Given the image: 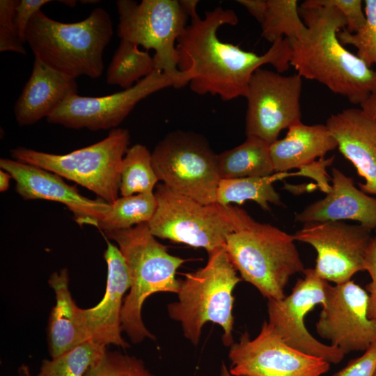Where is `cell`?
<instances>
[{
  "label": "cell",
  "mask_w": 376,
  "mask_h": 376,
  "mask_svg": "<svg viewBox=\"0 0 376 376\" xmlns=\"http://www.w3.org/2000/svg\"><path fill=\"white\" fill-rule=\"evenodd\" d=\"M170 86L173 87L172 79L155 70L130 88L109 95L87 97L77 93L70 94L46 119L49 123L72 129L113 130L141 100Z\"/></svg>",
  "instance_id": "cell-14"
},
{
  "label": "cell",
  "mask_w": 376,
  "mask_h": 376,
  "mask_svg": "<svg viewBox=\"0 0 376 376\" xmlns=\"http://www.w3.org/2000/svg\"><path fill=\"white\" fill-rule=\"evenodd\" d=\"M373 376H376V370H375V374H374V375H373Z\"/></svg>",
  "instance_id": "cell-46"
},
{
  "label": "cell",
  "mask_w": 376,
  "mask_h": 376,
  "mask_svg": "<svg viewBox=\"0 0 376 376\" xmlns=\"http://www.w3.org/2000/svg\"><path fill=\"white\" fill-rule=\"evenodd\" d=\"M292 177L291 172L274 173L264 177L221 179L217 190L216 203L227 205L242 204L247 200L256 202L264 210H269V204L282 205L279 194L273 184Z\"/></svg>",
  "instance_id": "cell-25"
},
{
  "label": "cell",
  "mask_w": 376,
  "mask_h": 376,
  "mask_svg": "<svg viewBox=\"0 0 376 376\" xmlns=\"http://www.w3.org/2000/svg\"><path fill=\"white\" fill-rule=\"evenodd\" d=\"M98 2H100V1H97V0H90V1H88V0H82V1H80V3H85V4H93V3H97Z\"/></svg>",
  "instance_id": "cell-45"
},
{
  "label": "cell",
  "mask_w": 376,
  "mask_h": 376,
  "mask_svg": "<svg viewBox=\"0 0 376 376\" xmlns=\"http://www.w3.org/2000/svg\"><path fill=\"white\" fill-rule=\"evenodd\" d=\"M130 140L127 129L115 128L104 139L66 154L17 147L10 155L14 159L73 181L111 204L118 198L121 165Z\"/></svg>",
  "instance_id": "cell-8"
},
{
  "label": "cell",
  "mask_w": 376,
  "mask_h": 376,
  "mask_svg": "<svg viewBox=\"0 0 376 376\" xmlns=\"http://www.w3.org/2000/svg\"><path fill=\"white\" fill-rule=\"evenodd\" d=\"M104 258L107 265V279L104 296L95 306L78 308L79 322L87 336L96 343L114 345L127 348L130 345L121 336L123 299L130 288V276L125 259L116 245L106 237Z\"/></svg>",
  "instance_id": "cell-18"
},
{
  "label": "cell",
  "mask_w": 376,
  "mask_h": 376,
  "mask_svg": "<svg viewBox=\"0 0 376 376\" xmlns=\"http://www.w3.org/2000/svg\"><path fill=\"white\" fill-rule=\"evenodd\" d=\"M360 107L361 109L376 123V93L370 95Z\"/></svg>",
  "instance_id": "cell-39"
},
{
  "label": "cell",
  "mask_w": 376,
  "mask_h": 376,
  "mask_svg": "<svg viewBox=\"0 0 376 376\" xmlns=\"http://www.w3.org/2000/svg\"><path fill=\"white\" fill-rule=\"evenodd\" d=\"M114 240L127 265L130 288L121 311V327L134 343L155 337L143 324L141 311L146 298L159 292L178 293L175 274L186 259L173 256L159 243L147 223L105 233Z\"/></svg>",
  "instance_id": "cell-4"
},
{
  "label": "cell",
  "mask_w": 376,
  "mask_h": 376,
  "mask_svg": "<svg viewBox=\"0 0 376 376\" xmlns=\"http://www.w3.org/2000/svg\"><path fill=\"white\" fill-rule=\"evenodd\" d=\"M16 1H0V52H13L25 55L26 50L19 37L14 21Z\"/></svg>",
  "instance_id": "cell-33"
},
{
  "label": "cell",
  "mask_w": 376,
  "mask_h": 376,
  "mask_svg": "<svg viewBox=\"0 0 376 376\" xmlns=\"http://www.w3.org/2000/svg\"><path fill=\"white\" fill-rule=\"evenodd\" d=\"M151 153L157 177L168 188L203 204L216 203L221 180L217 154L203 136L191 131H172Z\"/></svg>",
  "instance_id": "cell-10"
},
{
  "label": "cell",
  "mask_w": 376,
  "mask_h": 376,
  "mask_svg": "<svg viewBox=\"0 0 376 376\" xmlns=\"http://www.w3.org/2000/svg\"><path fill=\"white\" fill-rule=\"evenodd\" d=\"M238 22L235 12L221 6L191 18L176 42L178 68L189 77L191 90L198 94L218 95L224 101L246 97L254 72L265 64L277 72L290 66L291 45L279 38L263 54L242 49L220 40L217 31L223 25Z\"/></svg>",
  "instance_id": "cell-1"
},
{
  "label": "cell",
  "mask_w": 376,
  "mask_h": 376,
  "mask_svg": "<svg viewBox=\"0 0 376 376\" xmlns=\"http://www.w3.org/2000/svg\"><path fill=\"white\" fill-rule=\"evenodd\" d=\"M0 168L10 174L15 189L24 200H47L64 204L79 225L95 226L96 221L109 208L110 204L100 198L91 200L64 182L58 175L40 167L1 158Z\"/></svg>",
  "instance_id": "cell-17"
},
{
  "label": "cell",
  "mask_w": 376,
  "mask_h": 376,
  "mask_svg": "<svg viewBox=\"0 0 376 376\" xmlns=\"http://www.w3.org/2000/svg\"><path fill=\"white\" fill-rule=\"evenodd\" d=\"M75 93H77L76 79L35 57L31 75L14 105L15 120L19 126H28L47 118Z\"/></svg>",
  "instance_id": "cell-21"
},
{
  "label": "cell",
  "mask_w": 376,
  "mask_h": 376,
  "mask_svg": "<svg viewBox=\"0 0 376 376\" xmlns=\"http://www.w3.org/2000/svg\"><path fill=\"white\" fill-rule=\"evenodd\" d=\"M159 181L147 147L136 143L128 148L122 162L119 193L121 196L153 194Z\"/></svg>",
  "instance_id": "cell-28"
},
{
  "label": "cell",
  "mask_w": 376,
  "mask_h": 376,
  "mask_svg": "<svg viewBox=\"0 0 376 376\" xmlns=\"http://www.w3.org/2000/svg\"><path fill=\"white\" fill-rule=\"evenodd\" d=\"M228 358L229 371L236 376H324L330 368L324 359L289 346L266 321L256 338L242 334Z\"/></svg>",
  "instance_id": "cell-12"
},
{
  "label": "cell",
  "mask_w": 376,
  "mask_h": 376,
  "mask_svg": "<svg viewBox=\"0 0 376 376\" xmlns=\"http://www.w3.org/2000/svg\"><path fill=\"white\" fill-rule=\"evenodd\" d=\"M49 285L56 295L47 327L49 350L54 359L88 340L78 320L79 307L69 290L67 269L52 273Z\"/></svg>",
  "instance_id": "cell-23"
},
{
  "label": "cell",
  "mask_w": 376,
  "mask_h": 376,
  "mask_svg": "<svg viewBox=\"0 0 376 376\" xmlns=\"http://www.w3.org/2000/svg\"><path fill=\"white\" fill-rule=\"evenodd\" d=\"M51 1L50 0L16 1L14 21L19 37L23 43L26 42L25 34L31 19L41 10L44 5Z\"/></svg>",
  "instance_id": "cell-35"
},
{
  "label": "cell",
  "mask_w": 376,
  "mask_h": 376,
  "mask_svg": "<svg viewBox=\"0 0 376 376\" xmlns=\"http://www.w3.org/2000/svg\"><path fill=\"white\" fill-rule=\"evenodd\" d=\"M366 22L356 33L345 29L338 33V38L343 45H350L357 49V56L368 67H376V0L364 1ZM376 70V69H375Z\"/></svg>",
  "instance_id": "cell-31"
},
{
  "label": "cell",
  "mask_w": 376,
  "mask_h": 376,
  "mask_svg": "<svg viewBox=\"0 0 376 376\" xmlns=\"http://www.w3.org/2000/svg\"><path fill=\"white\" fill-rule=\"evenodd\" d=\"M58 2H61L63 4H65L70 7H74L76 5L77 1L73 0H63V1H58Z\"/></svg>",
  "instance_id": "cell-44"
},
{
  "label": "cell",
  "mask_w": 376,
  "mask_h": 376,
  "mask_svg": "<svg viewBox=\"0 0 376 376\" xmlns=\"http://www.w3.org/2000/svg\"><path fill=\"white\" fill-rule=\"evenodd\" d=\"M113 36L109 14L95 8L84 19L63 23L39 11L30 21L25 39L35 57L74 79L102 75L103 54Z\"/></svg>",
  "instance_id": "cell-3"
},
{
  "label": "cell",
  "mask_w": 376,
  "mask_h": 376,
  "mask_svg": "<svg viewBox=\"0 0 376 376\" xmlns=\"http://www.w3.org/2000/svg\"><path fill=\"white\" fill-rule=\"evenodd\" d=\"M19 376H31L27 366L22 365L19 368Z\"/></svg>",
  "instance_id": "cell-43"
},
{
  "label": "cell",
  "mask_w": 376,
  "mask_h": 376,
  "mask_svg": "<svg viewBox=\"0 0 376 376\" xmlns=\"http://www.w3.org/2000/svg\"><path fill=\"white\" fill-rule=\"evenodd\" d=\"M84 376H155L144 362L134 356L106 350Z\"/></svg>",
  "instance_id": "cell-32"
},
{
  "label": "cell",
  "mask_w": 376,
  "mask_h": 376,
  "mask_svg": "<svg viewBox=\"0 0 376 376\" xmlns=\"http://www.w3.org/2000/svg\"><path fill=\"white\" fill-rule=\"evenodd\" d=\"M307 3L319 6L334 7L345 17L346 31L356 33L366 22V15L361 0H306Z\"/></svg>",
  "instance_id": "cell-34"
},
{
  "label": "cell",
  "mask_w": 376,
  "mask_h": 376,
  "mask_svg": "<svg viewBox=\"0 0 376 376\" xmlns=\"http://www.w3.org/2000/svg\"><path fill=\"white\" fill-rule=\"evenodd\" d=\"M155 63L148 51L127 40H120L106 73L107 83L128 89L154 70Z\"/></svg>",
  "instance_id": "cell-26"
},
{
  "label": "cell",
  "mask_w": 376,
  "mask_h": 376,
  "mask_svg": "<svg viewBox=\"0 0 376 376\" xmlns=\"http://www.w3.org/2000/svg\"><path fill=\"white\" fill-rule=\"evenodd\" d=\"M219 376H236V375H232L230 373L228 368L226 367L224 363H222L221 366V368H220Z\"/></svg>",
  "instance_id": "cell-42"
},
{
  "label": "cell",
  "mask_w": 376,
  "mask_h": 376,
  "mask_svg": "<svg viewBox=\"0 0 376 376\" xmlns=\"http://www.w3.org/2000/svg\"><path fill=\"white\" fill-rule=\"evenodd\" d=\"M157 207L147 223L162 239L205 249L207 253L224 247L227 237L254 219L243 209L218 203H201L157 185Z\"/></svg>",
  "instance_id": "cell-6"
},
{
  "label": "cell",
  "mask_w": 376,
  "mask_h": 376,
  "mask_svg": "<svg viewBox=\"0 0 376 376\" xmlns=\"http://www.w3.org/2000/svg\"><path fill=\"white\" fill-rule=\"evenodd\" d=\"M106 350L104 345L84 341L58 357L44 360L38 376H84Z\"/></svg>",
  "instance_id": "cell-30"
},
{
  "label": "cell",
  "mask_w": 376,
  "mask_h": 376,
  "mask_svg": "<svg viewBox=\"0 0 376 376\" xmlns=\"http://www.w3.org/2000/svg\"><path fill=\"white\" fill-rule=\"evenodd\" d=\"M364 269L371 278V281L366 285V290L369 292L368 315L370 319L376 320V235L372 237L368 248Z\"/></svg>",
  "instance_id": "cell-37"
},
{
  "label": "cell",
  "mask_w": 376,
  "mask_h": 376,
  "mask_svg": "<svg viewBox=\"0 0 376 376\" xmlns=\"http://www.w3.org/2000/svg\"><path fill=\"white\" fill-rule=\"evenodd\" d=\"M117 35L120 40L153 49L155 70L168 75L173 87L189 83V75L180 72L176 58V42L187 26L189 16L178 0H118Z\"/></svg>",
  "instance_id": "cell-9"
},
{
  "label": "cell",
  "mask_w": 376,
  "mask_h": 376,
  "mask_svg": "<svg viewBox=\"0 0 376 376\" xmlns=\"http://www.w3.org/2000/svg\"><path fill=\"white\" fill-rule=\"evenodd\" d=\"M371 231L360 224L331 221L304 224L292 236L295 241L307 243L316 251L314 269L317 274L327 281L339 284L365 270Z\"/></svg>",
  "instance_id": "cell-13"
},
{
  "label": "cell",
  "mask_w": 376,
  "mask_h": 376,
  "mask_svg": "<svg viewBox=\"0 0 376 376\" xmlns=\"http://www.w3.org/2000/svg\"><path fill=\"white\" fill-rule=\"evenodd\" d=\"M299 13L308 31L300 40H289L290 64L297 74L324 84L354 104L360 105L375 94L376 70L346 49L338 38V33L347 25L343 15L334 7L305 1Z\"/></svg>",
  "instance_id": "cell-2"
},
{
  "label": "cell",
  "mask_w": 376,
  "mask_h": 376,
  "mask_svg": "<svg viewBox=\"0 0 376 376\" xmlns=\"http://www.w3.org/2000/svg\"><path fill=\"white\" fill-rule=\"evenodd\" d=\"M297 0H267L260 24L262 36L272 44L279 38L300 40L308 29L299 13Z\"/></svg>",
  "instance_id": "cell-29"
},
{
  "label": "cell",
  "mask_w": 376,
  "mask_h": 376,
  "mask_svg": "<svg viewBox=\"0 0 376 376\" xmlns=\"http://www.w3.org/2000/svg\"><path fill=\"white\" fill-rule=\"evenodd\" d=\"M325 125L341 154L364 178L359 189L376 195V123L361 109L347 108L330 116Z\"/></svg>",
  "instance_id": "cell-19"
},
{
  "label": "cell",
  "mask_w": 376,
  "mask_h": 376,
  "mask_svg": "<svg viewBox=\"0 0 376 376\" xmlns=\"http://www.w3.org/2000/svg\"><path fill=\"white\" fill-rule=\"evenodd\" d=\"M368 293L353 281L325 287L316 323L318 335L345 354L376 343V320L368 318Z\"/></svg>",
  "instance_id": "cell-16"
},
{
  "label": "cell",
  "mask_w": 376,
  "mask_h": 376,
  "mask_svg": "<svg viewBox=\"0 0 376 376\" xmlns=\"http://www.w3.org/2000/svg\"><path fill=\"white\" fill-rule=\"evenodd\" d=\"M376 370V343L363 354L349 361L347 365L333 376H373Z\"/></svg>",
  "instance_id": "cell-36"
},
{
  "label": "cell",
  "mask_w": 376,
  "mask_h": 376,
  "mask_svg": "<svg viewBox=\"0 0 376 376\" xmlns=\"http://www.w3.org/2000/svg\"><path fill=\"white\" fill-rule=\"evenodd\" d=\"M157 207L153 194H140L118 197L109 210L95 222L94 226L104 233L125 230L148 223Z\"/></svg>",
  "instance_id": "cell-27"
},
{
  "label": "cell",
  "mask_w": 376,
  "mask_h": 376,
  "mask_svg": "<svg viewBox=\"0 0 376 376\" xmlns=\"http://www.w3.org/2000/svg\"><path fill=\"white\" fill-rule=\"evenodd\" d=\"M185 276L178 301L167 306L170 318L180 323L183 335L195 346L203 327L208 322L217 324L224 331V345L230 347L234 343L233 290L242 279L224 247L208 253L205 267Z\"/></svg>",
  "instance_id": "cell-5"
},
{
  "label": "cell",
  "mask_w": 376,
  "mask_h": 376,
  "mask_svg": "<svg viewBox=\"0 0 376 376\" xmlns=\"http://www.w3.org/2000/svg\"><path fill=\"white\" fill-rule=\"evenodd\" d=\"M180 2L185 11L190 18H192L198 15L196 12V8L199 3L198 0H181Z\"/></svg>",
  "instance_id": "cell-40"
},
{
  "label": "cell",
  "mask_w": 376,
  "mask_h": 376,
  "mask_svg": "<svg viewBox=\"0 0 376 376\" xmlns=\"http://www.w3.org/2000/svg\"><path fill=\"white\" fill-rule=\"evenodd\" d=\"M332 185L324 198L297 213L299 223L353 220L372 230L376 229V198L355 187L353 178L334 168Z\"/></svg>",
  "instance_id": "cell-20"
},
{
  "label": "cell",
  "mask_w": 376,
  "mask_h": 376,
  "mask_svg": "<svg viewBox=\"0 0 376 376\" xmlns=\"http://www.w3.org/2000/svg\"><path fill=\"white\" fill-rule=\"evenodd\" d=\"M295 241L281 229L253 220L230 234L224 249L242 280L267 299H280L290 277L305 270Z\"/></svg>",
  "instance_id": "cell-7"
},
{
  "label": "cell",
  "mask_w": 376,
  "mask_h": 376,
  "mask_svg": "<svg viewBox=\"0 0 376 376\" xmlns=\"http://www.w3.org/2000/svg\"><path fill=\"white\" fill-rule=\"evenodd\" d=\"M12 176L4 170H0V191H6L10 187V180Z\"/></svg>",
  "instance_id": "cell-41"
},
{
  "label": "cell",
  "mask_w": 376,
  "mask_h": 376,
  "mask_svg": "<svg viewBox=\"0 0 376 376\" xmlns=\"http://www.w3.org/2000/svg\"><path fill=\"white\" fill-rule=\"evenodd\" d=\"M285 136L269 145L275 173L301 169L324 158L338 147L326 125H305L301 122L288 129Z\"/></svg>",
  "instance_id": "cell-22"
},
{
  "label": "cell",
  "mask_w": 376,
  "mask_h": 376,
  "mask_svg": "<svg viewBox=\"0 0 376 376\" xmlns=\"http://www.w3.org/2000/svg\"><path fill=\"white\" fill-rule=\"evenodd\" d=\"M260 24L263 20L267 8V0H237Z\"/></svg>",
  "instance_id": "cell-38"
},
{
  "label": "cell",
  "mask_w": 376,
  "mask_h": 376,
  "mask_svg": "<svg viewBox=\"0 0 376 376\" xmlns=\"http://www.w3.org/2000/svg\"><path fill=\"white\" fill-rule=\"evenodd\" d=\"M301 77L285 76L261 68L253 74L246 95V136L258 137L269 145L280 132L301 121Z\"/></svg>",
  "instance_id": "cell-11"
},
{
  "label": "cell",
  "mask_w": 376,
  "mask_h": 376,
  "mask_svg": "<svg viewBox=\"0 0 376 376\" xmlns=\"http://www.w3.org/2000/svg\"><path fill=\"white\" fill-rule=\"evenodd\" d=\"M221 179L264 177L275 173L269 144L253 136L240 145L217 154Z\"/></svg>",
  "instance_id": "cell-24"
},
{
  "label": "cell",
  "mask_w": 376,
  "mask_h": 376,
  "mask_svg": "<svg viewBox=\"0 0 376 376\" xmlns=\"http://www.w3.org/2000/svg\"><path fill=\"white\" fill-rule=\"evenodd\" d=\"M292 292L280 299H267L268 322L289 346L305 354L320 357L329 363H338L345 354L331 345L314 338L304 324L306 314L317 304L324 302L328 281L320 278L314 268L305 269Z\"/></svg>",
  "instance_id": "cell-15"
}]
</instances>
